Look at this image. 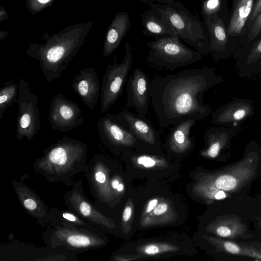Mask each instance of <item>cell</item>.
I'll return each instance as SVG.
<instances>
[{
  "label": "cell",
  "instance_id": "obj_1",
  "mask_svg": "<svg viewBox=\"0 0 261 261\" xmlns=\"http://www.w3.org/2000/svg\"><path fill=\"white\" fill-rule=\"evenodd\" d=\"M223 81L214 68L206 66L154 77L150 81L149 93L160 127L206 118L211 108L203 102L204 94Z\"/></svg>",
  "mask_w": 261,
  "mask_h": 261
},
{
  "label": "cell",
  "instance_id": "obj_2",
  "mask_svg": "<svg viewBox=\"0 0 261 261\" xmlns=\"http://www.w3.org/2000/svg\"><path fill=\"white\" fill-rule=\"evenodd\" d=\"M88 147L83 142L64 136L43 151L33 164L34 171L51 182L72 186L73 177L88 168Z\"/></svg>",
  "mask_w": 261,
  "mask_h": 261
},
{
  "label": "cell",
  "instance_id": "obj_3",
  "mask_svg": "<svg viewBox=\"0 0 261 261\" xmlns=\"http://www.w3.org/2000/svg\"><path fill=\"white\" fill-rule=\"evenodd\" d=\"M260 155L257 143L250 141L241 160L219 171L199 175L193 186V193L207 202L225 198L227 193L237 191L253 178Z\"/></svg>",
  "mask_w": 261,
  "mask_h": 261
},
{
  "label": "cell",
  "instance_id": "obj_4",
  "mask_svg": "<svg viewBox=\"0 0 261 261\" xmlns=\"http://www.w3.org/2000/svg\"><path fill=\"white\" fill-rule=\"evenodd\" d=\"M103 233L61 221L47 225L41 238L49 247H62L77 255L106 246L108 240Z\"/></svg>",
  "mask_w": 261,
  "mask_h": 261
},
{
  "label": "cell",
  "instance_id": "obj_5",
  "mask_svg": "<svg viewBox=\"0 0 261 261\" xmlns=\"http://www.w3.org/2000/svg\"><path fill=\"white\" fill-rule=\"evenodd\" d=\"M148 5L167 20L181 40L202 55L209 53V35L203 21L181 2L175 1L170 4L151 3Z\"/></svg>",
  "mask_w": 261,
  "mask_h": 261
},
{
  "label": "cell",
  "instance_id": "obj_6",
  "mask_svg": "<svg viewBox=\"0 0 261 261\" xmlns=\"http://www.w3.org/2000/svg\"><path fill=\"white\" fill-rule=\"evenodd\" d=\"M146 45L149 48L148 62L170 70L193 64L203 56L182 43L178 35L156 37L147 42Z\"/></svg>",
  "mask_w": 261,
  "mask_h": 261
},
{
  "label": "cell",
  "instance_id": "obj_7",
  "mask_svg": "<svg viewBox=\"0 0 261 261\" xmlns=\"http://www.w3.org/2000/svg\"><path fill=\"white\" fill-rule=\"evenodd\" d=\"M113 171L109 159L103 154H95L84 173L94 203L104 214L119 203L111 185Z\"/></svg>",
  "mask_w": 261,
  "mask_h": 261
},
{
  "label": "cell",
  "instance_id": "obj_8",
  "mask_svg": "<svg viewBox=\"0 0 261 261\" xmlns=\"http://www.w3.org/2000/svg\"><path fill=\"white\" fill-rule=\"evenodd\" d=\"M76 255L62 247H40L18 240L0 246L1 261H76Z\"/></svg>",
  "mask_w": 261,
  "mask_h": 261
},
{
  "label": "cell",
  "instance_id": "obj_9",
  "mask_svg": "<svg viewBox=\"0 0 261 261\" xmlns=\"http://www.w3.org/2000/svg\"><path fill=\"white\" fill-rule=\"evenodd\" d=\"M84 181H75L72 188L64 196L65 205L68 208L85 219L103 232H113L117 227L114 220L100 211L85 195Z\"/></svg>",
  "mask_w": 261,
  "mask_h": 261
},
{
  "label": "cell",
  "instance_id": "obj_10",
  "mask_svg": "<svg viewBox=\"0 0 261 261\" xmlns=\"http://www.w3.org/2000/svg\"><path fill=\"white\" fill-rule=\"evenodd\" d=\"M38 100V96L31 90L28 81L23 78L19 79L16 130L18 141L24 138L31 141L41 128Z\"/></svg>",
  "mask_w": 261,
  "mask_h": 261
},
{
  "label": "cell",
  "instance_id": "obj_11",
  "mask_svg": "<svg viewBox=\"0 0 261 261\" xmlns=\"http://www.w3.org/2000/svg\"><path fill=\"white\" fill-rule=\"evenodd\" d=\"M125 53L122 61L119 63L116 57L109 64L103 77L101 87L100 111L105 113L120 96L126 83L133 62V55L129 42L125 45Z\"/></svg>",
  "mask_w": 261,
  "mask_h": 261
},
{
  "label": "cell",
  "instance_id": "obj_12",
  "mask_svg": "<svg viewBox=\"0 0 261 261\" xmlns=\"http://www.w3.org/2000/svg\"><path fill=\"white\" fill-rule=\"evenodd\" d=\"M96 126L102 143L114 152L143 145L116 119L114 115L109 113L102 117L97 121Z\"/></svg>",
  "mask_w": 261,
  "mask_h": 261
},
{
  "label": "cell",
  "instance_id": "obj_13",
  "mask_svg": "<svg viewBox=\"0 0 261 261\" xmlns=\"http://www.w3.org/2000/svg\"><path fill=\"white\" fill-rule=\"evenodd\" d=\"M48 119L53 130L68 132L83 124L85 119L76 102L59 93L51 99Z\"/></svg>",
  "mask_w": 261,
  "mask_h": 261
},
{
  "label": "cell",
  "instance_id": "obj_14",
  "mask_svg": "<svg viewBox=\"0 0 261 261\" xmlns=\"http://www.w3.org/2000/svg\"><path fill=\"white\" fill-rule=\"evenodd\" d=\"M209 35L210 51L214 62L226 60L232 56L240 48L227 31V22L223 18L215 17L202 19Z\"/></svg>",
  "mask_w": 261,
  "mask_h": 261
},
{
  "label": "cell",
  "instance_id": "obj_15",
  "mask_svg": "<svg viewBox=\"0 0 261 261\" xmlns=\"http://www.w3.org/2000/svg\"><path fill=\"white\" fill-rule=\"evenodd\" d=\"M115 116L144 146L153 149L160 147V134L145 116L134 114L125 107Z\"/></svg>",
  "mask_w": 261,
  "mask_h": 261
},
{
  "label": "cell",
  "instance_id": "obj_16",
  "mask_svg": "<svg viewBox=\"0 0 261 261\" xmlns=\"http://www.w3.org/2000/svg\"><path fill=\"white\" fill-rule=\"evenodd\" d=\"M254 113L252 100L236 97L216 110L212 114L211 122L217 126H236L253 116Z\"/></svg>",
  "mask_w": 261,
  "mask_h": 261
},
{
  "label": "cell",
  "instance_id": "obj_17",
  "mask_svg": "<svg viewBox=\"0 0 261 261\" xmlns=\"http://www.w3.org/2000/svg\"><path fill=\"white\" fill-rule=\"evenodd\" d=\"M150 80L140 68L134 69L126 81L127 102L125 108L133 107L139 115L145 116L151 102L149 93Z\"/></svg>",
  "mask_w": 261,
  "mask_h": 261
},
{
  "label": "cell",
  "instance_id": "obj_18",
  "mask_svg": "<svg viewBox=\"0 0 261 261\" xmlns=\"http://www.w3.org/2000/svg\"><path fill=\"white\" fill-rule=\"evenodd\" d=\"M13 189L24 211L40 225L50 222V208L30 187L22 182L12 179Z\"/></svg>",
  "mask_w": 261,
  "mask_h": 261
},
{
  "label": "cell",
  "instance_id": "obj_19",
  "mask_svg": "<svg viewBox=\"0 0 261 261\" xmlns=\"http://www.w3.org/2000/svg\"><path fill=\"white\" fill-rule=\"evenodd\" d=\"M240 78H251L261 73V34L243 44L232 56Z\"/></svg>",
  "mask_w": 261,
  "mask_h": 261
},
{
  "label": "cell",
  "instance_id": "obj_20",
  "mask_svg": "<svg viewBox=\"0 0 261 261\" xmlns=\"http://www.w3.org/2000/svg\"><path fill=\"white\" fill-rule=\"evenodd\" d=\"M256 0H232L227 31L240 47L246 42L249 20Z\"/></svg>",
  "mask_w": 261,
  "mask_h": 261
},
{
  "label": "cell",
  "instance_id": "obj_21",
  "mask_svg": "<svg viewBox=\"0 0 261 261\" xmlns=\"http://www.w3.org/2000/svg\"><path fill=\"white\" fill-rule=\"evenodd\" d=\"M240 124L228 127H213L204 133L205 147L200 151V155L206 158L216 159L229 148L231 141L239 132Z\"/></svg>",
  "mask_w": 261,
  "mask_h": 261
},
{
  "label": "cell",
  "instance_id": "obj_22",
  "mask_svg": "<svg viewBox=\"0 0 261 261\" xmlns=\"http://www.w3.org/2000/svg\"><path fill=\"white\" fill-rule=\"evenodd\" d=\"M73 77L72 87L84 105L93 110L99 97L100 86L98 74L92 67L79 70Z\"/></svg>",
  "mask_w": 261,
  "mask_h": 261
},
{
  "label": "cell",
  "instance_id": "obj_23",
  "mask_svg": "<svg viewBox=\"0 0 261 261\" xmlns=\"http://www.w3.org/2000/svg\"><path fill=\"white\" fill-rule=\"evenodd\" d=\"M196 121L188 119L175 124L169 133L166 143V147L170 152L182 154L193 148L194 141L190 136V133Z\"/></svg>",
  "mask_w": 261,
  "mask_h": 261
},
{
  "label": "cell",
  "instance_id": "obj_24",
  "mask_svg": "<svg viewBox=\"0 0 261 261\" xmlns=\"http://www.w3.org/2000/svg\"><path fill=\"white\" fill-rule=\"evenodd\" d=\"M141 16L144 35L154 38L177 35L167 20L156 10L150 8Z\"/></svg>",
  "mask_w": 261,
  "mask_h": 261
},
{
  "label": "cell",
  "instance_id": "obj_25",
  "mask_svg": "<svg viewBox=\"0 0 261 261\" xmlns=\"http://www.w3.org/2000/svg\"><path fill=\"white\" fill-rule=\"evenodd\" d=\"M177 214L171 201L165 198H160L159 202L153 210L144 218L140 219L143 227L170 224L176 220Z\"/></svg>",
  "mask_w": 261,
  "mask_h": 261
},
{
  "label": "cell",
  "instance_id": "obj_26",
  "mask_svg": "<svg viewBox=\"0 0 261 261\" xmlns=\"http://www.w3.org/2000/svg\"><path fill=\"white\" fill-rule=\"evenodd\" d=\"M131 26L130 16L127 12H121L117 16L113 27L110 29L107 36L106 47L104 56H110L119 45L121 40Z\"/></svg>",
  "mask_w": 261,
  "mask_h": 261
},
{
  "label": "cell",
  "instance_id": "obj_27",
  "mask_svg": "<svg viewBox=\"0 0 261 261\" xmlns=\"http://www.w3.org/2000/svg\"><path fill=\"white\" fill-rule=\"evenodd\" d=\"M206 229L218 237L234 238L241 236L246 229L245 226L237 218H224L211 222Z\"/></svg>",
  "mask_w": 261,
  "mask_h": 261
},
{
  "label": "cell",
  "instance_id": "obj_28",
  "mask_svg": "<svg viewBox=\"0 0 261 261\" xmlns=\"http://www.w3.org/2000/svg\"><path fill=\"white\" fill-rule=\"evenodd\" d=\"M229 12L227 0H204L201 5L200 13L202 19L219 17L228 23Z\"/></svg>",
  "mask_w": 261,
  "mask_h": 261
},
{
  "label": "cell",
  "instance_id": "obj_29",
  "mask_svg": "<svg viewBox=\"0 0 261 261\" xmlns=\"http://www.w3.org/2000/svg\"><path fill=\"white\" fill-rule=\"evenodd\" d=\"M203 238L212 245L221 251L232 254L255 257V252L253 249L241 247L234 243L211 236H204Z\"/></svg>",
  "mask_w": 261,
  "mask_h": 261
},
{
  "label": "cell",
  "instance_id": "obj_30",
  "mask_svg": "<svg viewBox=\"0 0 261 261\" xmlns=\"http://www.w3.org/2000/svg\"><path fill=\"white\" fill-rule=\"evenodd\" d=\"M19 93V86L13 81H9L4 83L0 89V119L4 118L5 111L17 102Z\"/></svg>",
  "mask_w": 261,
  "mask_h": 261
},
{
  "label": "cell",
  "instance_id": "obj_31",
  "mask_svg": "<svg viewBox=\"0 0 261 261\" xmlns=\"http://www.w3.org/2000/svg\"><path fill=\"white\" fill-rule=\"evenodd\" d=\"M50 222L66 221L76 225L91 229H97L83 218H81L69 209L60 210L56 207L50 208Z\"/></svg>",
  "mask_w": 261,
  "mask_h": 261
},
{
  "label": "cell",
  "instance_id": "obj_32",
  "mask_svg": "<svg viewBox=\"0 0 261 261\" xmlns=\"http://www.w3.org/2000/svg\"><path fill=\"white\" fill-rule=\"evenodd\" d=\"M131 160L134 164L146 169H160L168 165L166 158L156 154L136 153L132 155Z\"/></svg>",
  "mask_w": 261,
  "mask_h": 261
},
{
  "label": "cell",
  "instance_id": "obj_33",
  "mask_svg": "<svg viewBox=\"0 0 261 261\" xmlns=\"http://www.w3.org/2000/svg\"><path fill=\"white\" fill-rule=\"evenodd\" d=\"M179 247L168 242H152L139 246L136 248L138 254L144 256H156L166 253L176 252Z\"/></svg>",
  "mask_w": 261,
  "mask_h": 261
},
{
  "label": "cell",
  "instance_id": "obj_34",
  "mask_svg": "<svg viewBox=\"0 0 261 261\" xmlns=\"http://www.w3.org/2000/svg\"><path fill=\"white\" fill-rule=\"evenodd\" d=\"M134 203L131 198L128 199L123 210L121 219V228L123 233L130 232L133 221Z\"/></svg>",
  "mask_w": 261,
  "mask_h": 261
},
{
  "label": "cell",
  "instance_id": "obj_35",
  "mask_svg": "<svg viewBox=\"0 0 261 261\" xmlns=\"http://www.w3.org/2000/svg\"><path fill=\"white\" fill-rule=\"evenodd\" d=\"M261 34V11L248 28L246 42L252 41ZM244 43V44H245Z\"/></svg>",
  "mask_w": 261,
  "mask_h": 261
},
{
  "label": "cell",
  "instance_id": "obj_36",
  "mask_svg": "<svg viewBox=\"0 0 261 261\" xmlns=\"http://www.w3.org/2000/svg\"><path fill=\"white\" fill-rule=\"evenodd\" d=\"M144 257L143 255L140 254L124 255V254H114L111 256V260L116 261H130L142 259Z\"/></svg>",
  "mask_w": 261,
  "mask_h": 261
},
{
  "label": "cell",
  "instance_id": "obj_37",
  "mask_svg": "<svg viewBox=\"0 0 261 261\" xmlns=\"http://www.w3.org/2000/svg\"><path fill=\"white\" fill-rule=\"evenodd\" d=\"M160 198H153L150 199L146 204L141 215L140 219H142L151 212L156 206L159 202Z\"/></svg>",
  "mask_w": 261,
  "mask_h": 261
},
{
  "label": "cell",
  "instance_id": "obj_38",
  "mask_svg": "<svg viewBox=\"0 0 261 261\" xmlns=\"http://www.w3.org/2000/svg\"><path fill=\"white\" fill-rule=\"evenodd\" d=\"M261 11V0H256L249 20L248 27Z\"/></svg>",
  "mask_w": 261,
  "mask_h": 261
},
{
  "label": "cell",
  "instance_id": "obj_39",
  "mask_svg": "<svg viewBox=\"0 0 261 261\" xmlns=\"http://www.w3.org/2000/svg\"><path fill=\"white\" fill-rule=\"evenodd\" d=\"M141 2L149 4L151 3L161 4H170L174 3L175 0H140Z\"/></svg>",
  "mask_w": 261,
  "mask_h": 261
},
{
  "label": "cell",
  "instance_id": "obj_40",
  "mask_svg": "<svg viewBox=\"0 0 261 261\" xmlns=\"http://www.w3.org/2000/svg\"><path fill=\"white\" fill-rule=\"evenodd\" d=\"M41 3H46L49 2L50 0H38Z\"/></svg>",
  "mask_w": 261,
  "mask_h": 261
}]
</instances>
